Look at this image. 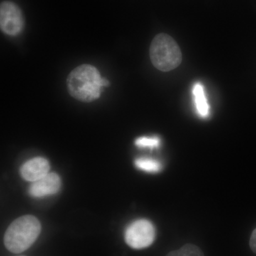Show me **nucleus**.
<instances>
[{
    "mask_svg": "<svg viewBox=\"0 0 256 256\" xmlns=\"http://www.w3.org/2000/svg\"><path fill=\"white\" fill-rule=\"evenodd\" d=\"M24 28V20L20 8L12 2L5 1L0 6V28L5 34L10 36L20 35Z\"/></svg>",
    "mask_w": 256,
    "mask_h": 256,
    "instance_id": "5",
    "label": "nucleus"
},
{
    "mask_svg": "<svg viewBox=\"0 0 256 256\" xmlns=\"http://www.w3.org/2000/svg\"><path fill=\"white\" fill-rule=\"evenodd\" d=\"M69 94L79 101L90 102L100 97L108 80L101 76L99 70L90 64H82L74 69L67 77Z\"/></svg>",
    "mask_w": 256,
    "mask_h": 256,
    "instance_id": "1",
    "label": "nucleus"
},
{
    "mask_svg": "<svg viewBox=\"0 0 256 256\" xmlns=\"http://www.w3.org/2000/svg\"><path fill=\"white\" fill-rule=\"evenodd\" d=\"M150 56L153 66L163 72L178 68L182 60L178 43L166 34H160L153 38L150 48Z\"/></svg>",
    "mask_w": 256,
    "mask_h": 256,
    "instance_id": "3",
    "label": "nucleus"
},
{
    "mask_svg": "<svg viewBox=\"0 0 256 256\" xmlns=\"http://www.w3.org/2000/svg\"><path fill=\"white\" fill-rule=\"evenodd\" d=\"M50 169V163L45 158H35L22 165L20 173L25 180L34 182L48 174Z\"/></svg>",
    "mask_w": 256,
    "mask_h": 256,
    "instance_id": "7",
    "label": "nucleus"
},
{
    "mask_svg": "<svg viewBox=\"0 0 256 256\" xmlns=\"http://www.w3.org/2000/svg\"><path fill=\"white\" fill-rule=\"evenodd\" d=\"M156 238V229L149 220H140L132 222L126 229L124 240L130 247L142 249L150 246Z\"/></svg>",
    "mask_w": 256,
    "mask_h": 256,
    "instance_id": "4",
    "label": "nucleus"
},
{
    "mask_svg": "<svg viewBox=\"0 0 256 256\" xmlns=\"http://www.w3.org/2000/svg\"><path fill=\"white\" fill-rule=\"evenodd\" d=\"M41 224L34 216H23L14 220L4 234L5 246L10 252L20 254L28 250L38 238Z\"/></svg>",
    "mask_w": 256,
    "mask_h": 256,
    "instance_id": "2",
    "label": "nucleus"
},
{
    "mask_svg": "<svg viewBox=\"0 0 256 256\" xmlns=\"http://www.w3.org/2000/svg\"><path fill=\"white\" fill-rule=\"evenodd\" d=\"M195 106L198 114L202 118H207L210 114V107L207 100L204 87L201 82H197L192 88Z\"/></svg>",
    "mask_w": 256,
    "mask_h": 256,
    "instance_id": "8",
    "label": "nucleus"
},
{
    "mask_svg": "<svg viewBox=\"0 0 256 256\" xmlns=\"http://www.w3.org/2000/svg\"><path fill=\"white\" fill-rule=\"evenodd\" d=\"M249 245H250L252 252H255L256 254V228L254 229V232H252L250 242H249Z\"/></svg>",
    "mask_w": 256,
    "mask_h": 256,
    "instance_id": "12",
    "label": "nucleus"
},
{
    "mask_svg": "<svg viewBox=\"0 0 256 256\" xmlns=\"http://www.w3.org/2000/svg\"><path fill=\"white\" fill-rule=\"evenodd\" d=\"M161 140L158 137H140L134 141V144L140 148L154 149L160 146Z\"/></svg>",
    "mask_w": 256,
    "mask_h": 256,
    "instance_id": "11",
    "label": "nucleus"
},
{
    "mask_svg": "<svg viewBox=\"0 0 256 256\" xmlns=\"http://www.w3.org/2000/svg\"><path fill=\"white\" fill-rule=\"evenodd\" d=\"M134 164L138 169L146 172L156 173L162 170V164L159 161L150 158H139L134 161Z\"/></svg>",
    "mask_w": 256,
    "mask_h": 256,
    "instance_id": "9",
    "label": "nucleus"
},
{
    "mask_svg": "<svg viewBox=\"0 0 256 256\" xmlns=\"http://www.w3.org/2000/svg\"><path fill=\"white\" fill-rule=\"evenodd\" d=\"M60 176L56 173H48L40 180L34 182L28 191L32 196L40 198L55 194L60 191Z\"/></svg>",
    "mask_w": 256,
    "mask_h": 256,
    "instance_id": "6",
    "label": "nucleus"
},
{
    "mask_svg": "<svg viewBox=\"0 0 256 256\" xmlns=\"http://www.w3.org/2000/svg\"><path fill=\"white\" fill-rule=\"evenodd\" d=\"M166 256H204L201 249L194 244H186L178 250H173Z\"/></svg>",
    "mask_w": 256,
    "mask_h": 256,
    "instance_id": "10",
    "label": "nucleus"
}]
</instances>
